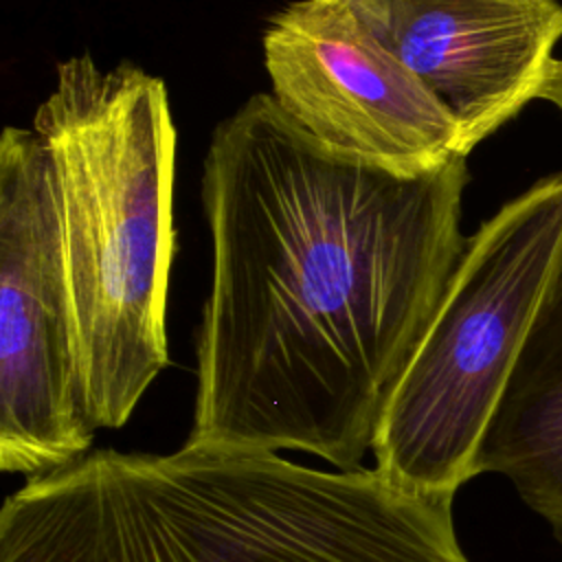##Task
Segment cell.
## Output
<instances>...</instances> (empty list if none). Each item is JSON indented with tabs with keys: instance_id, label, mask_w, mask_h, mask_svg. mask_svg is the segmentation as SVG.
<instances>
[{
	"instance_id": "1",
	"label": "cell",
	"mask_w": 562,
	"mask_h": 562,
	"mask_svg": "<svg viewBox=\"0 0 562 562\" xmlns=\"http://www.w3.org/2000/svg\"><path fill=\"white\" fill-rule=\"evenodd\" d=\"M465 158L397 176L338 156L268 92L211 136V290L189 443L358 470L465 248Z\"/></svg>"
},
{
	"instance_id": "2",
	"label": "cell",
	"mask_w": 562,
	"mask_h": 562,
	"mask_svg": "<svg viewBox=\"0 0 562 562\" xmlns=\"http://www.w3.org/2000/svg\"><path fill=\"white\" fill-rule=\"evenodd\" d=\"M452 503L375 468L189 441L101 448L4 498L0 562H470Z\"/></svg>"
},
{
	"instance_id": "3",
	"label": "cell",
	"mask_w": 562,
	"mask_h": 562,
	"mask_svg": "<svg viewBox=\"0 0 562 562\" xmlns=\"http://www.w3.org/2000/svg\"><path fill=\"white\" fill-rule=\"evenodd\" d=\"M48 156L86 419L121 428L167 367L176 127L162 79L64 59L31 125Z\"/></svg>"
},
{
	"instance_id": "4",
	"label": "cell",
	"mask_w": 562,
	"mask_h": 562,
	"mask_svg": "<svg viewBox=\"0 0 562 562\" xmlns=\"http://www.w3.org/2000/svg\"><path fill=\"white\" fill-rule=\"evenodd\" d=\"M562 252V173L468 237L373 441L375 470L428 496L476 476V452Z\"/></svg>"
},
{
	"instance_id": "5",
	"label": "cell",
	"mask_w": 562,
	"mask_h": 562,
	"mask_svg": "<svg viewBox=\"0 0 562 562\" xmlns=\"http://www.w3.org/2000/svg\"><path fill=\"white\" fill-rule=\"evenodd\" d=\"M48 156L0 138V470L35 476L90 452Z\"/></svg>"
},
{
	"instance_id": "6",
	"label": "cell",
	"mask_w": 562,
	"mask_h": 562,
	"mask_svg": "<svg viewBox=\"0 0 562 562\" xmlns=\"http://www.w3.org/2000/svg\"><path fill=\"white\" fill-rule=\"evenodd\" d=\"M263 64L277 105L338 156L397 176L468 158L450 112L334 0L277 11L263 31Z\"/></svg>"
},
{
	"instance_id": "7",
	"label": "cell",
	"mask_w": 562,
	"mask_h": 562,
	"mask_svg": "<svg viewBox=\"0 0 562 562\" xmlns=\"http://www.w3.org/2000/svg\"><path fill=\"white\" fill-rule=\"evenodd\" d=\"M334 2L450 112L465 154L538 99L562 37L558 0Z\"/></svg>"
},
{
	"instance_id": "8",
	"label": "cell",
	"mask_w": 562,
	"mask_h": 562,
	"mask_svg": "<svg viewBox=\"0 0 562 562\" xmlns=\"http://www.w3.org/2000/svg\"><path fill=\"white\" fill-rule=\"evenodd\" d=\"M562 542V252L476 452Z\"/></svg>"
},
{
	"instance_id": "9",
	"label": "cell",
	"mask_w": 562,
	"mask_h": 562,
	"mask_svg": "<svg viewBox=\"0 0 562 562\" xmlns=\"http://www.w3.org/2000/svg\"><path fill=\"white\" fill-rule=\"evenodd\" d=\"M538 99H544V101L553 103L562 112V59L551 61V66L547 70V77L540 86Z\"/></svg>"
}]
</instances>
